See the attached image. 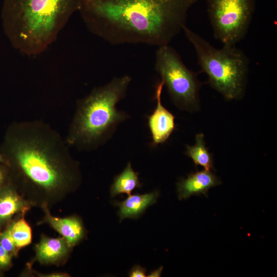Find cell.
Instances as JSON below:
<instances>
[{
    "label": "cell",
    "mask_w": 277,
    "mask_h": 277,
    "mask_svg": "<svg viewBox=\"0 0 277 277\" xmlns=\"http://www.w3.org/2000/svg\"><path fill=\"white\" fill-rule=\"evenodd\" d=\"M199 0H81L78 12L88 30L113 45H168Z\"/></svg>",
    "instance_id": "obj_1"
},
{
    "label": "cell",
    "mask_w": 277,
    "mask_h": 277,
    "mask_svg": "<svg viewBox=\"0 0 277 277\" xmlns=\"http://www.w3.org/2000/svg\"><path fill=\"white\" fill-rule=\"evenodd\" d=\"M68 147L47 124L27 121L11 126L3 152L23 183L56 194L72 189L79 180L77 165Z\"/></svg>",
    "instance_id": "obj_2"
},
{
    "label": "cell",
    "mask_w": 277,
    "mask_h": 277,
    "mask_svg": "<svg viewBox=\"0 0 277 277\" xmlns=\"http://www.w3.org/2000/svg\"><path fill=\"white\" fill-rule=\"evenodd\" d=\"M81 3V0H4L5 31L21 53L38 55L56 41Z\"/></svg>",
    "instance_id": "obj_3"
},
{
    "label": "cell",
    "mask_w": 277,
    "mask_h": 277,
    "mask_svg": "<svg viewBox=\"0 0 277 277\" xmlns=\"http://www.w3.org/2000/svg\"><path fill=\"white\" fill-rule=\"evenodd\" d=\"M131 80L128 75L114 77L77 101L66 140L69 146L90 151L112 136L117 126L130 117L116 105L126 97Z\"/></svg>",
    "instance_id": "obj_4"
},
{
    "label": "cell",
    "mask_w": 277,
    "mask_h": 277,
    "mask_svg": "<svg viewBox=\"0 0 277 277\" xmlns=\"http://www.w3.org/2000/svg\"><path fill=\"white\" fill-rule=\"evenodd\" d=\"M185 36L193 47L201 71L210 86L228 101L242 99L245 93L250 61L236 45L216 48L186 26Z\"/></svg>",
    "instance_id": "obj_5"
},
{
    "label": "cell",
    "mask_w": 277,
    "mask_h": 277,
    "mask_svg": "<svg viewBox=\"0 0 277 277\" xmlns=\"http://www.w3.org/2000/svg\"><path fill=\"white\" fill-rule=\"evenodd\" d=\"M154 68L175 106L190 112L200 108L202 83L197 73L186 67L172 47L169 45L157 47Z\"/></svg>",
    "instance_id": "obj_6"
},
{
    "label": "cell",
    "mask_w": 277,
    "mask_h": 277,
    "mask_svg": "<svg viewBox=\"0 0 277 277\" xmlns=\"http://www.w3.org/2000/svg\"><path fill=\"white\" fill-rule=\"evenodd\" d=\"M213 36L223 45H236L246 36L255 9V0H207Z\"/></svg>",
    "instance_id": "obj_7"
},
{
    "label": "cell",
    "mask_w": 277,
    "mask_h": 277,
    "mask_svg": "<svg viewBox=\"0 0 277 277\" xmlns=\"http://www.w3.org/2000/svg\"><path fill=\"white\" fill-rule=\"evenodd\" d=\"M164 86L161 81L155 88L156 106L148 118V125L151 134L153 146L165 143L175 129V117L162 104L161 94Z\"/></svg>",
    "instance_id": "obj_8"
},
{
    "label": "cell",
    "mask_w": 277,
    "mask_h": 277,
    "mask_svg": "<svg viewBox=\"0 0 277 277\" xmlns=\"http://www.w3.org/2000/svg\"><path fill=\"white\" fill-rule=\"evenodd\" d=\"M218 177L211 171L204 170L189 174L177 183L179 199H187L192 195L203 194L207 196L211 188L221 184Z\"/></svg>",
    "instance_id": "obj_9"
},
{
    "label": "cell",
    "mask_w": 277,
    "mask_h": 277,
    "mask_svg": "<svg viewBox=\"0 0 277 277\" xmlns=\"http://www.w3.org/2000/svg\"><path fill=\"white\" fill-rule=\"evenodd\" d=\"M45 221L63 236L70 248L77 244L85 236L83 223L76 216L58 217L50 214L47 207L44 206Z\"/></svg>",
    "instance_id": "obj_10"
},
{
    "label": "cell",
    "mask_w": 277,
    "mask_h": 277,
    "mask_svg": "<svg viewBox=\"0 0 277 277\" xmlns=\"http://www.w3.org/2000/svg\"><path fill=\"white\" fill-rule=\"evenodd\" d=\"M159 195L156 190L144 194H130L121 202H115L114 205L118 207L120 221L138 218L148 207L156 203Z\"/></svg>",
    "instance_id": "obj_11"
},
{
    "label": "cell",
    "mask_w": 277,
    "mask_h": 277,
    "mask_svg": "<svg viewBox=\"0 0 277 277\" xmlns=\"http://www.w3.org/2000/svg\"><path fill=\"white\" fill-rule=\"evenodd\" d=\"M69 248L64 238L43 236L35 246L36 258L43 264L55 263L67 255Z\"/></svg>",
    "instance_id": "obj_12"
},
{
    "label": "cell",
    "mask_w": 277,
    "mask_h": 277,
    "mask_svg": "<svg viewBox=\"0 0 277 277\" xmlns=\"http://www.w3.org/2000/svg\"><path fill=\"white\" fill-rule=\"evenodd\" d=\"M29 204L10 186L0 189V226L9 221L16 213L25 212Z\"/></svg>",
    "instance_id": "obj_13"
},
{
    "label": "cell",
    "mask_w": 277,
    "mask_h": 277,
    "mask_svg": "<svg viewBox=\"0 0 277 277\" xmlns=\"http://www.w3.org/2000/svg\"><path fill=\"white\" fill-rule=\"evenodd\" d=\"M142 186L138 173L133 170L131 163L129 162L124 170L114 177L110 187V195L111 197L123 193L129 195L134 189Z\"/></svg>",
    "instance_id": "obj_14"
},
{
    "label": "cell",
    "mask_w": 277,
    "mask_h": 277,
    "mask_svg": "<svg viewBox=\"0 0 277 277\" xmlns=\"http://www.w3.org/2000/svg\"><path fill=\"white\" fill-rule=\"evenodd\" d=\"M185 154L192 159L196 166H202L207 171L214 169L213 155L206 147L203 133L196 135L194 145L186 146Z\"/></svg>",
    "instance_id": "obj_15"
},
{
    "label": "cell",
    "mask_w": 277,
    "mask_h": 277,
    "mask_svg": "<svg viewBox=\"0 0 277 277\" xmlns=\"http://www.w3.org/2000/svg\"><path fill=\"white\" fill-rule=\"evenodd\" d=\"M9 227L15 244L18 249L31 243V229L24 217L12 223Z\"/></svg>",
    "instance_id": "obj_16"
},
{
    "label": "cell",
    "mask_w": 277,
    "mask_h": 277,
    "mask_svg": "<svg viewBox=\"0 0 277 277\" xmlns=\"http://www.w3.org/2000/svg\"><path fill=\"white\" fill-rule=\"evenodd\" d=\"M0 244L12 256L17 254L18 249L15 244L9 226L0 234Z\"/></svg>",
    "instance_id": "obj_17"
},
{
    "label": "cell",
    "mask_w": 277,
    "mask_h": 277,
    "mask_svg": "<svg viewBox=\"0 0 277 277\" xmlns=\"http://www.w3.org/2000/svg\"><path fill=\"white\" fill-rule=\"evenodd\" d=\"M12 255L0 244V269H5L10 267Z\"/></svg>",
    "instance_id": "obj_18"
},
{
    "label": "cell",
    "mask_w": 277,
    "mask_h": 277,
    "mask_svg": "<svg viewBox=\"0 0 277 277\" xmlns=\"http://www.w3.org/2000/svg\"><path fill=\"white\" fill-rule=\"evenodd\" d=\"M146 269L140 265L134 266L129 272L130 277H145L146 276Z\"/></svg>",
    "instance_id": "obj_19"
},
{
    "label": "cell",
    "mask_w": 277,
    "mask_h": 277,
    "mask_svg": "<svg viewBox=\"0 0 277 277\" xmlns=\"http://www.w3.org/2000/svg\"><path fill=\"white\" fill-rule=\"evenodd\" d=\"M163 270V267L161 266L159 268L152 271L149 274L147 275V276H151V277H157V276H160L161 274V272Z\"/></svg>",
    "instance_id": "obj_20"
},
{
    "label": "cell",
    "mask_w": 277,
    "mask_h": 277,
    "mask_svg": "<svg viewBox=\"0 0 277 277\" xmlns=\"http://www.w3.org/2000/svg\"><path fill=\"white\" fill-rule=\"evenodd\" d=\"M47 276V277H65L67 276V274H65L63 273H52L50 274H47L46 275H43V276Z\"/></svg>",
    "instance_id": "obj_21"
},
{
    "label": "cell",
    "mask_w": 277,
    "mask_h": 277,
    "mask_svg": "<svg viewBox=\"0 0 277 277\" xmlns=\"http://www.w3.org/2000/svg\"><path fill=\"white\" fill-rule=\"evenodd\" d=\"M6 177V173L4 170L0 166V186L3 184Z\"/></svg>",
    "instance_id": "obj_22"
},
{
    "label": "cell",
    "mask_w": 277,
    "mask_h": 277,
    "mask_svg": "<svg viewBox=\"0 0 277 277\" xmlns=\"http://www.w3.org/2000/svg\"><path fill=\"white\" fill-rule=\"evenodd\" d=\"M4 161V157H3V155L0 153V163L1 162H3Z\"/></svg>",
    "instance_id": "obj_23"
}]
</instances>
